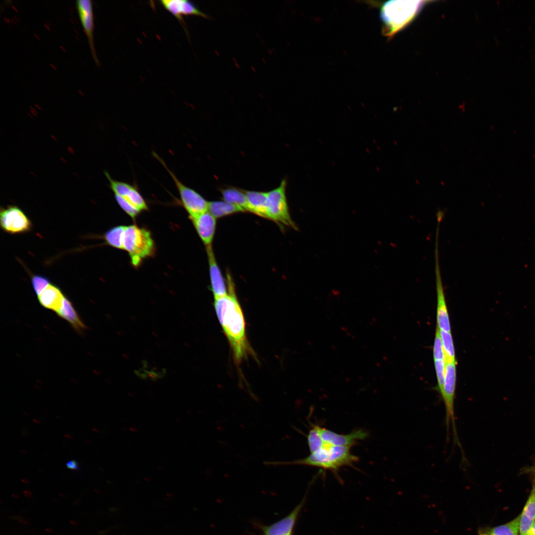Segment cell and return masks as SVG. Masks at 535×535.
Returning <instances> with one entry per match:
<instances>
[{
	"label": "cell",
	"mask_w": 535,
	"mask_h": 535,
	"mask_svg": "<svg viewBox=\"0 0 535 535\" xmlns=\"http://www.w3.org/2000/svg\"><path fill=\"white\" fill-rule=\"evenodd\" d=\"M227 294L214 298V307L219 321L229 342L234 362L240 364L253 354L247 339L246 324L233 281L227 273Z\"/></svg>",
	"instance_id": "1"
},
{
	"label": "cell",
	"mask_w": 535,
	"mask_h": 535,
	"mask_svg": "<svg viewBox=\"0 0 535 535\" xmlns=\"http://www.w3.org/2000/svg\"><path fill=\"white\" fill-rule=\"evenodd\" d=\"M351 447L335 446L327 443L307 457L291 461H266L269 466L300 465L316 467L336 472L341 467L357 462L359 458L350 452Z\"/></svg>",
	"instance_id": "2"
},
{
	"label": "cell",
	"mask_w": 535,
	"mask_h": 535,
	"mask_svg": "<svg viewBox=\"0 0 535 535\" xmlns=\"http://www.w3.org/2000/svg\"><path fill=\"white\" fill-rule=\"evenodd\" d=\"M426 1L423 0H390L381 4L380 18L383 23L382 33L392 38L415 19Z\"/></svg>",
	"instance_id": "3"
},
{
	"label": "cell",
	"mask_w": 535,
	"mask_h": 535,
	"mask_svg": "<svg viewBox=\"0 0 535 535\" xmlns=\"http://www.w3.org/2000/svg\"><path fill=\"white\" fill-rule=\"evenodd\" d=\"M123 246L134 267H138L143 260L153 256L155 252V242L150 231L136 224L125 226Z\"/></svg>",
	"instance_id": "4"
},
{
	"label": "cell",
	"mask_w": 535,
	"mask_h": 535,
	"mask_svg": "<svg viewBox=\"0 0 535 535\" xmlns=\"http://www.w3.org/2000/svg\"><path fill=\"white\" fill-rule=\"evenodd\" d=\"M456 382V362L446 363L443 393L441 396L445 409V425L448 439L450 426L452 427L453 444L458 446L462 456L464 455L463 448L458 437L454 411Z\"/></svg>",
	"instance_id": "5"
},
{
	"label": "cell",
	"mask_w": 535,
	"mask_h": 535,
	"mask_svg": "<svg viewBox=\"0 0 535 535\" xmlns=\"http://www.w3.org/2000/svg\"><path fill=\"white\" fill-rule=\"evenodd\" d=\"M153 155L162 164L171 176L179 192L182 205L188 213L190 219L208 212L209 202L198 192L182 183L157 153L153 152Z\"/></svg>",
	"instance_id": "6"
},
{
	"label": "cell",
	"mask_w": 535,
	"mask_h": 535,
	"mask_svg": "<svg viewBox=\"0 0 535 535\" xmlns=\"http://www.w3.org/2000/svg\"><path fill=\"white\" fill-rule=\"evenodd\" d=\"M287 181L283 179L276 188L268 192V219L278 225L295 227L290 215L286 196Z\"/></svg>",
	"instance_id": "7"
},
{
	"label": "cell",
	"mask_w": 535,
	"mask_h": 535,
	"mask_svg": "<svg viewBox=\"0 0 535 535\" xmlns=\"http://www.w3.org/2000/svg\"><path fill=\"white\" fill-rule=\"evenodd\" d=\"M439 231V227L437 226L436 231L434 250L435 275L437 297V326L440 330L447 332H451L450 320L446 303L444 290L442 283L439 264L438 252Z\"/></svg>",
	"instance_id": "8"
},
{
	"label": "cell",
	"mask_w": 535,
	"mask_h": 535,
	"mask_svg": "<svg viewBox=\"0 0 535 535\" xmlns=\"http://www.w3.org/2000/svg\"><path fill=\"white\" fill-rule=\"evenodd\" d=\"M0 224L3 231L11 234L28 232L32 226L27 216L15 206H9L0 209Z\"/></svg>",
	"instance_id": "9"
},
{
	"label": "cell",
	"mask_w": 535,
	"mask_h": 535,
	"mask_svg": "<svg viewBox=\"0 0 535 535\" xmlns=\"http://www.w3.org/2000/svg\"><path fill=\"white\" fill-rule=\"evenodd\" d=\"M106 176L109 181L110 189L114 194L125 199L140 212L148 210L146 201L135 186L113 179L108 173L107 174Z\"/></svg>",
	"instance_id": "10"
},
{
	"label": "cell",
	"mask_w": 535,
	"mask_h": 535,
	"mask_svg": "<svg viewBox=\"0 0 535 535\" xmlns=\"http://www.w3.org/2000/svg\"><path fill=\"white\" fill-rule=\"evenodd\" d=\"M76 6L79 16L87 37L91 54L97 64H99L94 43L93 13L92 1L90 0H77Z\"/></svg>",
	"instance_id": "11"
},
{
	"label": "cell",
	"mask_w": 535,
	"mask_h": 535,
	"mask_svg": "<svg viewBox=\"0 0 535 535\" xmlns=\"http://www.w3.org/2000/svg\"><path fill=\"white\" fill-rule=\"evenodd\" d=\"M320 433L324 441L328 444L351 447L356 444L357 441L365 439L368 437V433L362 429H356L348 434H342L321 427Z\"/></svg>",
	"instance_id": "12"
},
{
	"label": "cell",
	"mask_w": 535,
	"mask_h": 535,
	"mask_svg": "<svg viewBox=\"0 0 535 535\" xmlns=\"http://www.w3.org/2000/svg\"><path fill=\"white\" fill-rule=\"evenodd\" d=\"M206 248L209 263L211 289L214 298L224 296L227 294L228 288L217 264L212 245Z\"/></svg>",
	"instance_id": "13"
},
{
	"label": "cell",
	"mask_w": 535,
	"mask_h": 535,
	"mask_svg": "<svg viewBox=\"0 0 535 535\" xmlns=\"http://www.w3.org/2000/svg\"><path fill=\"white\" fill-rule=\"evenodd\" d=\"M163 7L175 16L180 22L183 21V16L196 15L206 19L210 16L201 11L192 1L188 0H163L160 1Z\"/></svg>",
	"instance_id": "14"
},
{
	"label": "cell",
	"mask_w": 535,
	"mask_h": 535,
	"mask_svg": "<svg viewBox=\"0 0 535 535\" xmlns=\"http://www.w3.org/2000/svg\"><path fill=\"white\" fill-rule=\"evenodd\" d=\"M190 219L206 247L212 246L216 229V218L208 211Z\"/></svg>",
	"instance_id": "15"
},
{
	"label": "cell",
	"mask_w": 535,
	"mask_h": 535,
	"mask_svg": "<svg viewBox=\"0 0 535 535\" xmlns=\"http://www.w3.org/2000/svg\"><path fill=\"white\" fill-rule=\"evenodd\" d=\"M519 516V535H527L535 521V480H533L531 492Z\"/></svg>",
	"instance_id": "16"
},
{
	"label": "cell",
	"mask_w": 535,
	"mask_h": 535,
	"mask_svg": "<svg viewBox=\"0 0 535 535\" xmlns=\"http://www.w3.org/2000/svg\"><path fill=\"white\" fill-rule=\"evenodd\" d=\"M303 501L288 516L280 521L263 528L265 535H291Z\"/></svg>",
	"instance_id": "17"
},
{
	"label": "cell",
	"mask_w": 535,
	"mask_h": 535,
	"mask_svg": "<svg viewBox=\"0 0 535 535\" xmlns=\"http://www.w3.org/2000/svg\"><path fill=\"white\" fill-rule=\"evenodd\" d=\"M64 297L58 287L51 284L38 296V298L41 305L56 313L61 306Z\"/></svg>",
	"instance_id": "18"
},
{
	"label": "cell",
	"mask_w": 535,
	"mask_h": 535,
	"mask_svg": "<svg viewBox=\"0 0 535 535\" xmlns=\"http://www.w3.org/2000/svg\"><path fill=\"white\" fill-rule=\"evenodd\" d=\"M250 213L268 218V192L244 190Z\"/></svg>",
	"instance_id": "19"
},
{
	"label": "cell",
	"mask_w": 535,
	"mask_h": 535,
	"mask_svg": "<svg viewBox=\"0 0 535 535\" xmlns=\"http://www.w3.org/2000/svg\"><path fill=\"white\" fill-rule=\"evenodd\" d=\"M56 314L59 317L67 321L78 332L82 333L86 326L80 319L78 313L70 300L64 297L61 306Z\"/></svg>",
	"instance_id": "20"
},
{
	"label": "cell",
	"mask_w": 535,
	"mask_h": 535,
	"mask_svg": "<svg viewBox=\"0 0 535 535\" xmlns=\"http://www.w3.org/2000/svg\"><path fill=\"white\" fill-rule=\"evenodd\" d=\"M224 201L232 204L242 209L244 212L250 213V208L244 190L232 186L219 189Z\"/></svg>",
	"instance_id": "21"
},
{
	"label": "cell",
	"mask_w": 535,
	"mask_h": 535,
	"mask_svg": "<svg viewBox=\"0 0 535 535\" xmlns=\"http://www.w3.org/2000/svg\"><path fill=\"white\" fill-rule=\"evenodd\" d=\"M208 212L216 219L234 214L244 212L240 208L225 201L209 202Z\"/></svg>",
	"instance_id": "22"
},
{
	"label": "cell",
	"mask_w": 535,
	"mask_h": 535,
	"mask_svg": "<svg viewBox=\"0 0 535 535\" xmlns=\"http://www.w3.org/2000/svg\"><path fill=\"white\" fill-rule=\"evenodd\" d=\"M520 516L504 524L486 529L487 535H519Z\"/></svg>",
	"instance_id": "23"
},
{
	"label": "cell",
	"mask_w": 535,
	"mask_h": 535,
	"mask_svg": "<svg viewBox=\"0 0 535 535\" xmlns=\"http://www.w3.org/2000/svg\"><path fill=\"white\" fill-rule=\"evenodd\" d=\"M125 226L118 225L111 228L104 234V238L107 245L123 250V238Z\"/></svg>",
	"instance_id": "24"
},
{
	"label": "cell",
	"mask_w": 535,
	"mask_h": 535,
	"mask_svg": "<svg viewBox=\"0 0 535 535\" xmlns=\"http://www.w3.org/2000/svg\"><path fill=\"white\" fill-rule=\"evenodd\" d=\"M321 427L318 424H311V428L307 435V443L311 453L321 448L326 443L321 435Z\"/></svg>",
	"instance_id": "25"
},
{
	"label": "cell",
	"mask_w": 535,
	"mask_h": 535,
	"mask_svg": "<svg viewBox=\"0 0 535 535\" xmlns=\"http://www.w3.org/2000/svg\"><path fill=\"white\" fill-rule=\"evenodd\" d=\"M439 330L445 354L446 363L456 362L454 347L451 332L445 331L439 329Z\"/></svg>",
	"instance_id": "26"
},
{
	"label": "cell",
	"mask_w": 535,
	"mask_h": 535,
	"mask_svg": "<svg viewBox=\"0 0 535 535\" xmlns=\"http://www.w3.org/2000/svg\"><path fill=\"white\" fill-rule=\"evenodd\" d=\"M434 362L437 380L438 390L441 397L444 383L446 362L444 360H434Z\"/></svg>",
	"instance_id": "27"
},
{
	"label": "cell",
	"mask_w": 535,
	"mask_h": 535,
	"mask_svg": "<svg viewBox=\"0 0 535 535\" xmlns=\"http://www.w3.org/2000/svg\"><path fill=\"white\" fill-rule=\"evenodd\" d=\"M114 197L119 207L133 219H135L141 212L122 197L117 194H114Z\"/></svg>",
	"instance_id": "28"
},
{
	"label": "cell",
	"mask_w": 535,
	"mask_h": 535,
	"mask_svg": "<svg viewBox=\"0 0 535 535\" xmlns=\"http://www.w3.org/2000/svg\"><path fill=\"white\" fill-rule=\"evenodd\" d=\"M33 288L37 295H39L51 283L49 279L41 275H35L31 279Z\"/></svg>",
	"instance_id": "29"
},
{
	"label": "cell",
	"mask_w": 535,
	"mask_h": 535,
	"mask_svg": "<svg viewBox=\"0 0 535 535\" xmlns=\"http://www.w3.org/2000/svg\"><path fill=\"white\" fill-rule=\"evenodd\" d=\"M433 355L434 360H444L445 361V354L439 333V330L437 326L433 347Z\"/></svg>",
	"instance_id": "30"
},
{
	"label": "cell",
	"mask_w": 535,
	"mask_h": 535,
	"mask_svg": "<svg viewBox=\"0 0 535 535\" xmlns=\"http://www.w3.org/2000/svg\"><path fill=\"white\" fill-rule=\"evenodd\" d=\"M66 467L72 470L78 471L79 470V466L76 461L74 460H70L67 461L66 464Z\"/></svg>",
	"instance_id": "31"
},
{
	"label": "cell",
	"mask_w": 535,
	"mask_h": 535,
	"mask_svg": "<svg viewBox=\"0 0 535 535\" xmlns=\"http://www.w3.org/2000/svg\"><path fill=\"white\" fill-rule=\"evenodd\" d=\"M527 535H535V521L528 532Z\"/></svg>",
	"instance_id": "32"
},
{
	"label": "cell",
	"mask_w": 535,
	"mask_h": 535,
	"mask_svg": "<svg viewBox=\"0 0 535 535\" xmlns=\"http://www.w3.org/2000/svg\"><path fill=\"white\" fill-rule=\"evenodd\" d=\"M531 473L533 476V480H535V462L533 466L531 469Z\"/></svg>",
	"instance_id": "33"
},
{
	"label": "cell",
	"mask_w": 535,
	"mask_h": 535,
	"mask_svg": "<svg viewBox=\"0 0 535 535\" xmlns=\"http://www.w3.org/2000/svg\"><path fill=\"white\" fill-rule=\"evenodd\" d=\"M478 535H487L486 530L480 529Z\"/></svg>",
	"instance_id": "34"
}]
</instances>
